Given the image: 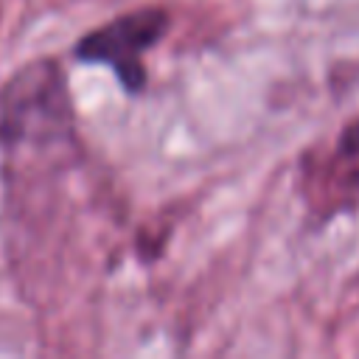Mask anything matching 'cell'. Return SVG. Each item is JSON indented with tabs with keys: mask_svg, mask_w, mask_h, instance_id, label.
<instances>
[{
	"mask_svg": "<svg viewBox=\"0 0 359 359\" xmlns=\"http://www.w3.org/2000/svg\"><path fill=\"white\" fill-rule=\"evenodd\" d=\"M73 109L67 81L53 62H34L22 67L0 90V140L48 143L70 132Z\"/></svg>",
	"mask_w": 359,
	"mask_h": 359,
	"instance_id": "obj_1",
	"label": "cell"
},
{
	"mask_svg": "<svg viewBox=\"0 0 359 359\" xmlns=\"http://www.w3.org/2000/svg\"><path fill=\"white\" fill-rule=\"evenodd\" d=\"M331 171L339 185H345L348 191H359V121L342 126L334 146Z\"/></svg>",
	"mask_w": 359,
	"mask_h": 359,
	"instance_id": "obj_3",
	"label": "cell"
},
{
	"mask_svg": "<svg viewBox=\"0 0 359 359\" xmlns=\"http://www.w3.org/2000/svg\"><path fill=\"white\" fill-rule=\"evenodd\" d=\"M168 31V14L157 6L135 8L115 17L104 28L90 31L76 45V56L90 65H107L115 70L126 93H137L146 84L143 53L151 50Z\"/></svg>",
	"mask_w": 359,
	"mask_h": 359,
	"instance_id": "obj_2",
	"label": "cell"
}]
</instances>
